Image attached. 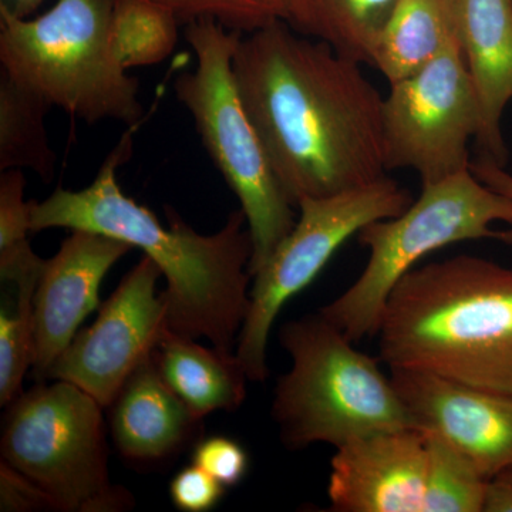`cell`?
I'll return each mask as SVG.
<instances>
[{"mask_svg": "<svg viewBox=\"0 0 512 512\" xmlns=\"http://www.w3.org/2000/svg\"><path fill=\"white\" fill-rule=\"evenodd\" d=\"M232 69L269 164L295 207L387 177L384 96L362 64L278 20L241 36Z\"/></svg>", "mask_w": 512, "mask_h": 512, "instance_id": "cell-1", "label": "cell"}, {"mask_svg": "<svg viewBox=\"0 0 512 512\" xmlns=\"http://www.w3.org/2000/svg\"><path fill=\"white\" fill-rule=\"evenodd\" d=\"M134 128L111 150L92 184L80 191L59 187L43 202L30 201L32 232L83 229L141 249L167 279L161 296L168 330L207 338L215 349L234 353L251 306L254 244L247 217L242 210L231 212L217 234L201 235L170 210L165 228L117 180V170L133 153Z\"/></svg>", "mask_w": 512, "mask_h": 512, "instance_id": "cell-2", "label": "cell"}, {"mask_svg": "<svg viewBox=\"0 0 512 512\" xmlns=\"http://www.w3.org/2000/svg\"><path fill=\"white\" fill-rule=\"evenodd\" d=\"M376 336L389 367L512 396V269L473 255L413 268Z\"/></svg>", "mask_w": 512, "mask_h": 512, "instance_id": "cell-3", "label": "cell"}, {"mask_svg": "<svg viewBox=\"0 0 512 512\" xmlns=\"http://www.w3.org/2000/svg\"><path fill=\"white\" fill-rule=\"evenodd\" d=\"M292 366L276 383L272 419L286 447L338 448L384 430L414 429L390 376L322 313L281 330Z\"/></svg>", "mask_w": 512, "mask_h": 512, "instance_id": "cell-4", "label": "cell"}, {"mask_svg": "<svg viewBox=\"0 0 512 512\" xmlns=\"http://www.w3.org/2000/svg\"><path fill=\"white\" fill-rule=\"evenodd\" d=\"M114 0H59L37 18L0 10L2 72L50 107L94 124L137 127L140 84L114 52Z\"/></svg>", "mask_w": 512, "mask_h": 512, "instance_id": "cell-5", "label": "cell"}, {"mask_svg": "<svg viewBox=\"0 0 512 512\" xmlns=\"http://www.w3.org/2000/svg\"><path fill=\"white\" fill-rule=\"evenodd\" d=\"M356 238L369 251L365 269L319 311L355 343L375 338L390 292L424 256L476 239L512 244V200L467 170L423 185L402 214L370 222Z\"/></svg>", "mask_w": 512, "mask_h": 512, "instance_id": "cell-6", "label": "cell"}, {"mask_svg": "<svg viewBox=\"0 0 512 512\" xmlns=\"http://www.w3.org/2000/svg\"><path fill=\"white\" fill-rule=\"evenodd\" d=\"M184 36L197 64L175 79V96L190 111L208 156L247 217L254 244L249 274L254 278L295 227V205L276 178L239 96L232 60L242 33L198 19L185 25Z\"/></svg>", "mask_w": 512, "mask_h": 512, "instance_id": "cell-7", "label": "cell"}, {"mask_svg": "<svg viewBox=\"0 0 512 512\" xmlns=\"http://www.w3.org/2000/svg\"><path fill=\"white\" fill-rule=\"evenodd\" d=\"M50 382L6 406L2 463L45 491L57 511L130 510L133 495L110 481L103 407L72 383Z\"/></svg>", "mask_w": 512, "mask_h": 512, "instance_id": "cell-8", "label": "cell"}, {"mask_svg": "<svg viewBox=\"0 0 512 512\" xmlns=\"http://www.w3.org/2000/svg\"><path fill=\"white\" fill-rule=\"evenodd\" d=\"M412 202L410 191L389 177L332 197L299 202L301 215L295 227L254 275L251 306L235 352L249 382H265L269 375V335L285 303L312 284L360 229L402 214Z\"/></svg>", "mask_w": 512, "mask_h": 512, "instance_id": "cell-9", "label": "cell"}, {"mask_svg": "<svg viewBox=\"0 0 512 512\" xmlns=\"http://www.w3.org/2000/svg\"><path fill=\"white\" fill-rule=\"evenodd\" d=\"M481 114L460 42L419 72L390 84L383 99L387 171L410 168L429 185L470 170L468 143Z\"/></svg>", "mask_w": 512, "mask_h": 512, "instance_id": "cell-10", "label": "cell"}, {"mask_svg": "<svg viewBox=\"0 0 512 512\" xmlns=\"http://www.w3.org/2000/svg\"><path fill=\"white\" fill-rule=\"evenodd\" d=\"M160 268L147 255L100 306L93 325L77 332L47 370L45 380L80 387L109 409L136 367L154 352L167 326V309L157 293Z\"/></svg>", "mask_w": 512, "mask_h": 512, "instance_id": "cell-11", "label": "cell"}, {"mask_svg": "<svg viewBox=\"0 0 512 512\" xmlns=\"http://www.w3.org/2000/svg\"><path fill=\"white\" fill-rule=\"evenodd\" d=\"M413 427L447 441L488 481L512 467V396L421 372L390 367Z\"/></svg>", "mask_w": 512, "mask_h": 512, "instance_id": "cell-12", "label": "cell"}, {"mask_svg": "<svg viewBox=\"0 0 512 512\" xmlns=\"http://www.w3.org/2000/svg\"><path fill=\"white\" fill-rule=\"evenodd\" d=\"M131 249L119 239L73 229L59 252L46 259L35 293L32 375L37 382L45 380L84 319L99 306L104 276Z\"/></svg>", "mask_w": 512, "mask_h": 512, "instance_id": "cell-13", "label": "cell"}, {"mask_svg": "<svg viewBox=\"0 0 512 512\" xmlns=\"http://www.w3.org/2000/svg\"><path fill=\"white\" fill-rule=\"evenodd\" d=\"M426 464L420 430L377 431L349 441L330 463V510L423 512Z\"/></svg>", "mask_w": 512, "mask_h": 512, "instance_id": "cell-14", "label": "cell"}, {"mask_svg": "<svg viewBox=\"0 0 512 512\" xmlns=\"http://www.w3.org/2000/svg\"><path fill=\"white\" fill-rule=\"evenodd\" d=\"M109 409L117 453L136 468L164 466L204 434V419L165 383L154 352L128 376Z\"/></svg>", "mask_w": 512, "mask_h": 512, "instance_id": "cell-15", "label": "cell"}, {"mask_svg": "<svg viewBox=\"0 0 512 512\" xmlns=\"http://www.w3.org/2000/svg\"><path fill=\"white\" fill-rule=\"evenodd\" d=\"M457 33L480 104L476 141L484 158L505 167L503 116L512 101V0H456Z\"/></svg>", "mask_w": 512, "mask_h": 512, "instance_id": "cell-16", "label": "cell"}, {"mask_svg": "<svg viewBox=\"0 0 512 512\" xmlns=\"http://www.w3.org/2000/svg\"><path fill=\"white\" fill-rule=\"evenodd\" d=\"M154 360L165 383L200 419L218 410L234 412L247 397L249 379L235 353L204 348L167 329Z\"/></svg>", "mask_w": 512, "mask_h": 512, "instance_id": "cell-17", "label": "cell"}, {"mask_svg": "<svg viewBox=\"0 0 512 512\" xmlns=\"http://www.w3.org/2000/svg\"><path fill=\"white\" fill-rule=\"evenodd\" d=\"M46 259L30 245L0 252V404L9 406L23 393L33 363L35 293Z\"/></svg>", "mask_w": 512, "mask_h": 512, "instance_id": "cell-18", "label": "cell"}, {"mask_svg": "<svg viewBox=\"0 0 512 512\" xmlns=\"http://www.w3.org/2000/svg\"><path fill=\"white\" fill-rule=\"evenodd\" d=\"M456 40V0H397L373 67L389 84L396 83L433 62Z\"/></svg>", "mask_w": 512, "mask_h": 512, "instance_id": "cell-19", "label": "cell"}, {"mask_svg": "<svg viewBox=\"0 0 512 512\" xmlns=\"http://www.w3.org/2000/svg\"><path fill=\"white\" fill-rule=\"evenodd\" d=\"M397 0H288L285 23L346 59L373 66Z\"/></svg>", "mask_w": 512, "mask_h": 512, "instance_id": "cell-20", "label": "cell"}, {"mask_svg": "<svg viewBox=\"0 0 512 512\" xmlns=\"http://www.w3.org/2000/svg\"><path fill=\"white\" fill-rule=\"evenodd\" d=\"M50 109L45 100L0 73V171L28 168L46 183L53 180L56 154L45 126Z\"/></svg>", "mask_w": 512, "mask_h": 512, "instance_id": "cell-21", "label": "cell"}, {"mask_svg": "<svg viewBox=\"0 0 512 512\" xmlns=\"http://www.w3.org/2000/svg\"><path fill=\"white\" fill-rule=\"evenodd\" d=\"M180 20L156 0H114L111 39L124 69L164 62L178 43Z\"/></svg>", "mask_w": 512, "mask_h": 512, "instance_id": "cell-22", "label": "cell"}, {"mask_svg": "<svg viewBox=\"0 0 512 512\" xmlns=\"http://www.w3.org/2000/svg\"><path fill=\"white\" fill-rule=\"evenodd\" d=\"M423 434L427 447L423 512L484 511L490 481L457 448L439 436Z\"/></svg>", "mask_w": 512, "mask_h": 512, "instance_id": "cell-23", "label": "cell"}, {"mask_svg": "<svg viewBox=\"0 0 512 512\" xmlns=\"http://www.w3.org/2000/svg\"><path fill=\"white\" fill-rule=\"evenodd\" d=\"M173 10L180 23L212 19L242 35L285 20L288 0H156Z\"/></svg>", "mask_w": 512, "mask_h": 512, "instance_id": "cell-24", "label": "cell"}, {"mask_svg": "<svg viewBox=\"0 0 512 512\" xmlns=\"http://www.w3.org/2000/svg\"><path fill=\"white\" fill-rule=\"evenodd\" d=\"M0 252L30 244V201L22 170L0 171Z\"/></svg>", "mask_w": 512, "mask_h": 512, "instance_id": "cell-25", "label": "cell"}, {"mask_svg": "<svg viewBox=\"0 0 512 512\" xmlns=\"http://www.w3.org/2000/svg\"><path fill=\"white\" fill-rule=\"evenodd\" d=\"M192 463L211 474L225 487H234L248 471V454L237 441L224 436L202 439L192 448Z\"/></svg>", "mask_w": 512, "mask_h": 512, "instance_id": "cell-26", "label": "cell"}, {"mask_svg": "<svg viewBox=\"0 0 512 512\" xmlns=\"http://www.w3.org/2000/svg\"><path fill=\"white\" fill-rule=\"evenodd\" d=\"M225 494V485L197 464L184 467L170 483V497L184 512H207L217 507Z\"/></svg>", "mask_w": 512, "mask_h": 512, "instance_id": "cell-27", "label": "cell"}, {"mask_svg": "<svg viewBox=\"0 0 512 512\" xmlns=\"http://www.w3.org/2000/svg\"><path fill=\"white\" fill-rule=\"evenodd\" d=\"M0 510L57 511L45 491L5 463L0 464Z\"/></svg>", "mask_w": 512, "mask_h": 512, "instance_id": "cell-28", "label": "cell"}, {"mask_svg": "<svg viewBox=\"0 0 512 512\" xmlns=\"http://www.w3.org/2000/svg\"><path fill=\"white\" fill-rule=\"evenodd\" d=\"M470 170L481 183L512 200V174L505 171V167L481 157L480 160L471 163Z\"/></svg>", "mask_w": 512, "mask_h": 512, "instance_id": "cell-29", "label": "cell"}, {"mask_svg": "<svg viewBox=\"0 0 512 512\" xmlns=\"http://www.w3.org/2000/svg\"><path fill=\"white\" fill-rule=\"evenodd\" d=\"M485 512H512V484L491 480L485 498Z\"/></svg>", "mask_w": 512, "mask_h": 512, "instance_id": "cell-30", "label": "cell"}, {"mask_svg": "<svg viewBox=\"0 0 512 512\" xmlns=\"http://www.w3.org/2000/svg\"><path fill=\"white\" fill-rule=\"evenodd\" d=\"M45 0H0V10L16 16V18H30Z\"/></svg>", "mask_w": 512, "mask_h": 512, "instance_id": "cell-31", "label": "cell"}, {"mask_svg": "<svg viewBox=\"0 0 512 512\" xmlns=\"http://www.w3.org/2000/svg\"><path fill=\"white\" fill-rule=\"evenodd\" d=\"M495 480H503L507 481V483L512 484V467L510 470L505 471V473L501 474L500 477L495 478Z\"/></svg>", "mask_w": 512, "mask_h": 512, "instance_id": "cell-32", "label": "cell"}]
</instances>
